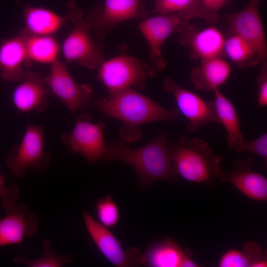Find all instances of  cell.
Instances as JSON below:
<instances>
[{
	"label": "cell",
	"mask_w": 267,
	"mask_h": 267,
	"mask_svg": "<svg viewBox=\"0 0 267 267\" xmlns=\"http://www.w3.org/2000/svg\"><path fill=\"white\" fill-rule=\"evenodd\" d=\"M88 106L122 122L124 126L120 130V135L128 142L141 137V125L160 121L173 122L180 114L178 109H166L131 89L110 98L90 99Z\"/></svg>",
	"instance_id": "6da1fadb"
},
{
	"label": "cell",
	"mask_w": 267,
	"mask_h": 267,
	"mask_svg": "<svg viewBox=\"0 0 267 267\" xmlns=\"http://www.w3.org/2000/svg\"><path fill=\"white\" fill-rule=\"evenodd\" d=\"M168 134H158L151 141L137 148L132 149L123 140L112 141L107 144L105 162L120 160L131 166L137 175L140 185L145 187L161 180H177L178 175L173 164Z\"/></svg>",
	"instance_id": "7a4b0ae2"
},
{
	"label": "cell",
	"mask_w": 267,
	"mask_h": 267,
	"mask_svg": "<svg viewBox=\"0 0 267 267\" xmlns=\"http://www.w3.org/2000/svg\"><path fill=\"white\" fill-rule=\"evenodd\" d=\"M169 150L178 176L185 180L214 186L224 171L220 166L222 157L216 155L202 139L183 136L177 143H171Z\"/></svg>",
	"instance_id": "3957f363"
},
{
	"label": "cell",
	"mask_w": 267,
	"mask_h": 267,
	"mask_svg": "<svg viewBox=\"0 0 267 267\" xmlns=\"http://www.w3.org/2000/svg\"><path fill=\"white\" fill-rule=\"evenodd\" d=\"M98 68L97 79L107 90L105 98L128 89H141L147 79L154 77L157 73L150 64L125 52L103 62Z\"/></svg>",
	"instance_id": "277c9868"
},
{
	"label": "cell",
	"mask_w": 267,
	"mask_h": 267,
	"mask_svg": "<svg viewBox=\"0 0 267 267\" xmlns=\"http://www.w3.org/2000/svg\"><path fill=\"white\" fill-rule=\"evenodd\" d=\"M50 161L51 154L44 149L43 127L29 124L21 141L11 149L6 164L14 176L24 178L29 169L44 171Z\"/></svg>",
	"instance_id": "5b68a950"
},
{
	"label": "cell",
	"mask_w": 267,
	"mask_h": 267,
	"mask_svg": "<svg viewBox=\"0 0 267 267\" xmlns=\"http://www.w3.org/2000/svg\"><path fill=\"white\" fill-rule=\"evenodd\" d=\"M105 129L103 122L93 123L89 115L81 114L73 130L63 134L61 140L70 151L83 156L89 163L105 162L107 146L104 141Z\"/></svg>",
	"instance_id": "8992f818"
},
{
	"label": "cell",
	"mask_w": 267,
	"mask_h": 267,
	"mask_svg": "<svg viewBox=\"0 0 267 267\" xmlns=\"http://www.w3.org/2000/svg\"><path fill=\"white\" fill-rule=\"evenodd\" d=\"M149 14L144 0H104L95 5L86 18L96 37L102 39L119 23L133 18L143 19Z\"/></svg>",
	"instance_id": "52a82bcc"
},
{
	"label": "cell",
	"mask_w": 267,
	"mask_h": 267,
	"mask_svg": "<svg viewBox=\"0 0 267 267\" xmlns=\"http://www.w3.org/2000/svg\"><path fill=\"white\" fill-rule=\"evenodd\" d=\"M91 28L84 16L74 22V27L61 47L68 62H78L89 69L98 68L104 61L103 44L91 36Z\"/></svg>",
	"instance_id": "ba28073f"
},
{
	"label": "cell",
	"mask_w": 267,
	"mask_h": 267,
	"mask_svg": "<svg viewBox=\"0 0 267 267\" xmlns=\"http://www.w3.org/2000/svg\"><path fill=\"white\" fill-rule=\"evenodd\" d=\"M260 0H250L241 10L229 13L225 19L231 34L247 41L259 59L260 70L267 69V43L259 10Z\"/></svg>",
	"instance_id": "9c48e42d"
},
{
	"label": "cell",
	"mask_w": 267,
	"mask_h": 267,
	"mask_svg": "<svg viewBox=\"0 0 267 267\" xmlns=\"http://www.w3.org/2000/svg\"><path fill=\"white\" fill-rule=\"evenodd\" d=\"M188 25V22L175 14H163L147 17L139 23L138 27L149 46V64L156 72L167 66L162 52L166 41L172 34L180 33Z\"/></svg>",
	"instance_id": "30bf717a"
},
{
	"label": "cell",
	"mask_w": 267,
	"mask_h": 267,
	"mask_svg": "<svg viewBox=\"0 0 267 267\" xmlns=\"http://www.w3.org/2000/svg\"><path fill=\"white\" fill-rule=\"evenodd\" d=\"M87 229L103 256L113 265L118 267L145 265V257L136 247L124 251L120 242L107 228L83 211Z\"/></svg>",
	"instance_id": "8fae6325"
},
{
	"label": "cell",
	"mask_w": 267,
	"mask_h": 267,
	"mask_svg": "<svg viewBox=\"0 0 267 267\" xmlns=\"http://www.w3.org/2000/svg\"><path fill=\"white\" fill-rule=\"evenodd\" d=\"M163 89L171 93L180 113L187 120V129L194 133L209 124H220L213 101L207 102L196 93L184 89L171 78H166Z\"/></svg>",
	"instance_id": "7c38bea8"
},
{
	"label": "cell",
	"mask_w": 267,
	"mask_h": 267,
	"mask_svg": "<svg viewBox=\"0 0 267 267\" xmlns=\"http://www.w3.org/2000/svg\"><path fill=\"white\" fill-rule=\"evenodd\" d=\"M44 81L49 90L73 113L85 108L91 99V86L76 83L65 64L58 59L50 64V72Z\"/></svg>",
	"instance_id": "4fadbf2b"
},
{
	"label": "cell",
	"mask_w": 267,
	"mask_h": 267,
	"mask_svg": "<svg viewBox=\"0 0 267 267\" xmlns=\"http://www.w3.org/2000/svg\"><path fill=\"white\" fill-rule=\"evenodd\" d=\"M67 7V14L60 15L46 8L26 4L23 7L22 30L32 36H53L69 22L74 23L84 16L83 10L77 7L74 1H68Z\"/></svg>",
	"instance_id": "5bb4252c"
},
{
	"label": "cell",
	"mask_w": 267,
	"mask_h": 267,
	"mask_svg": "<svg viewBox=\"0 0 267 267\" xmlns=\"http://www.w3.org/2000/svg\"><path fill=\"white\" fill-rule=\"evenodd\" d=\"M225 38L215 26L202 29L194 25H187L180 33L178 42L188 47L193 59L200 61L208 59L222 57Z\"/></svg>",
	"instance_id": "9a60e30c"
},
{
	"label": "cell",
	"mask_w": 267,
	"mask_h": 267,
	"mask_svg": "<svg viewBox=\"0 0 267 267\" xmlns=\"http://www.w3.org/2000/svg\"><path fill=\"white\" fill-rule=\"evenodd\" d=\"M49 91L40 73L25 71L13 91V103L21 112L33 110L42 112L49 106Z\"/></svg>",
	"instance_id": "2e32d148"
},
{
	"label": "cell",
	"mask_w": 267,
	"mask_h": 267,
	"mask_svg": "<svg viewBox=\"0 0 267 267\" xmlns=\"http://www.w3.org/2000/svg\"><path fill=\"white\" fill-rule=\"evenodd\" d=\"M252 157L234 162L232 168L224 172L220 181L232 184L242 194L251 199L267 200V179L252 169Z\"/></svg>",
	"instance_id": "e0dca14e"
},
{
	"label": "cell",
	"mask_w": 267,
	"mask_h": 267,
	"mask_svg": "<svg viewBox=\"0 0 267 267\" xmlns=\"http://www.w3.org/2000/svg\"><path fill=\"white\" fill-rule=\"evenodd\" d=\"M29 35L23 30L0 44V77L9 83H17L25 71L24 68L31 63L27 51V39Z\"/></svg>",
	"instance_id": "ac0fdd59"
},
{
	"label": "cell",
	"mask_w": 267,
	"mask_h": 267,
	"mask_svg": "<svg viewBox=\"0 0 267 267\" xmlns=\"http://www.w3.org/2000/svg\"><path fill=\"white\" fill-rule=\"evenodd\" d=\"M37 229L36 214L26 205L17 204L0 220V247L21 244L25 235L32 236Z\"/></svg>",
	"instance_id": "d6986e66"
},
{
	"label": "cell",
	"mask_w": 267,
	"mask_h": 267,
	"mask_svg": "<svg viewBox=\"0 0 267 267\" xmlns=\"http://www.w3.org/2000/svg\"><path fill=\"white\" fill-rule=\"evenodd\" d=\"M231 72L229 63L222 57H217L201 61L190 71V78L196 89L214 91L226 82Z\"/></svg>",
	"instance_id": "ffe728a7"
},
{
	"label": "cell",
	"mask_w": 267,
	"mask_h": 267,
	"mask_svg": "<svg viewBox=\"0 0 267 267\" xmlns=\"http://www.w3.org/2000/svg\"><path fill=\"white\" fill-rule=\"evenodd\" d=\"M213 100L220 124H222L227 134L228 148L239 153L240 148L245 141L241 132L240 121L236 110L232 104L220 90L214 91Z\"/></svg>",
	"instance_id": "44dd1931"
},
{
	"label": "cell",
	"mask_w": 267,
	"mask_h": 267,
	"mask_svg": "<svg viewBox=\"0 0 267 267\" xmlns=\"http://www.w3.org/2000/svg\"><path fill=\"white\" fill-rule=\"evenodd\" d=\"M187 254L172 239L155 242L147 248L145 265L152 267H180Z\"/></svg>",
	"instance_id": "7402d4cb"
},
{
	"label": "cell",
	"mask_w": 267,
	"mask_h": 267,
	"mask_svg": "<svg viewBox=\"0 0 267 267\" xmlns=\"http://www.w3.org/2000/svg\"><path fill=\"white\" fill-rule=\"evenodd\" d=\"M27 51L30 62L52 64L57 59L61 47L53 36H28Z\"/></svg>",
	"instance_id": "603a6c76"
},
{
	"label": "cell",
	"mask_w": 267,
	"mask_h": 267,
	"mask_svg": "<svg viewBox=\"0 0 267 267\" xmlns=\"http://www.w3.org/2000/svg\"><path fill=\"white\" fill-rule=\"evenodd\" d=\"M224 53L239 68H248L260 64L259 59L252 46L244 39L231 34L225 38Z\"/></svg>",
	"instance_id": "cb8c5ba5"
},
{
	"label": "cell",
	"mask_w": 267,
	"mask_h": 267,
	"mask_svg": "<svg viewBox=\"0 0 267 267\" xmlns=\"http://www.w3.org/2000/svg\"><path fill=\"white\" fill-rule=\"evenodd\" d=\"M152 12L175 14L188 22L195 18H202L200 0H154Z\"/></svg>",
	"instance_id": "d4e9b609"
},
{
	"label": "cell",
	"mask_w": 267,
	"mask_h": 267,
	"mask_svg": "<svg viewBox=\"0 0 267 267\" xmlns=\"http://www.w3.org/2000/svg\"><path fill=\"white\" fill-rule=\"evenodd\" d=\"M43 255L39 258L29 259L23 256L13 258V262L17 265L28 267H61L64 264L73 262L69 255H59L53 253L51 249V241L44 239L42 241Z\"/></svg>",
	"instance_id": "484cf974"
},
{
	"label": "cell",
	"mask_w": 267,
	"mask_h": 267,
	"mask_svg": "<svg viewBox=\"0 0 267 267\" xmlns=\"http://www.w3.org/2000/svg\"><path fill=\"white\" fill-rule=\"evenodd\" d=\"M96 209L99 222L104 226L112 227L118 223L119 209L110 195L98 199L96 203Z\"/></svg>",
	"instance_id": "4316f807"
},
{
	"label": "cell",
	"mask_w": 267,
	"mask_h": 267,
	"mask_svg": "<svg viewBox=\"0 0 267 267\" xmlns=\"http://www.w3.org/2000/svg\"><path fill=\"white\" fill-rule=\"evenodd\" d=\"M20 195L18 186L15 184L5 186V178L0 174V204L5 214L9 213L17 204Z\"/></svg>",
	"instance_id": "83f0119b"
},
{
	"label": "cell",
	"mask_w": 267,
	"mask_h": 267,
	"mask_svg": "<svg viewBox=\"0 0 267 267\" xmlns=\"http://www.w3.org/2000/svg\"><path fill=\"white\" fill-rule=\"evenodd\" d=\"M220 267H251V262L246 252L242 249H230L221 257L218 263Z\"/></svg>",
	"instance_id": "f1b7e54d"
},
{
	"label": "cell",
	"mask_w": 267,
	"mask_h": 267,
	"mask_svg": "<svg viewBox=\"0 0 267 267\" xmlns=\"http://www.w3.org/2000/svg\"><path fill=\"white\" fill-rule=\"evenodd\" d=\"M202 18L209 23L217 22L219 12L223 7L228 6L230 0H200Z\"/></svg>",
	"instance_id": "f546056e"
},
{
	"label": "cell",
	"mask_w": 267,
	"mask_h": 267,
	"mask_svg": "<svg viewBox=\"0 0 267 267\" xmlns=\"http://www.w3.org/2000/svg\"><path fill=\"white\" fill-rule=\"evenodd\" d=\"M248 152L262 157L267 162V134L250 141H245L242 144L239 153Z\"/></svg>",
	"instance_id": "4dcf8cb0"
},
{
	"label": "cell",
	"mask_w": 267,
	"mask_h": 267,
	"mask_svg": "<svg viewBox=\"0 0 267 267\" xmlns=\"http://www.w3.org/2000/svg\"><path fill=\"white\" fill-rule=\"evenodd\" d=\"M257 102L261 107L267 106V70H260L257 81Z\"/></svg>",
	"instance_id": "1f68e13d"
},
{
	"label": "cell",
	"mask_w": 267,
	"mask_h": 267,
	"mask_svg": "<svg viewBox=\"0 0 267 267\" xmlns=\"http://www.w3.org/2000/svg\"><path fill=\"white\" fill-rule=\"evenodd\" d=\"M200 266L192 260L187 254L183 260L180 267H199Z\"/></svg>",
	"instance_id": "d6a6232c"
}]
</instances>
